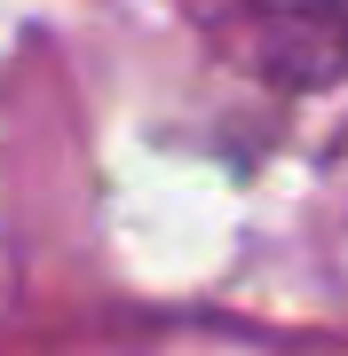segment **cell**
<instances>
[{
  "label": "cell",
  "mask_w": 348,
  "mask_h": 356,
  "mask_svg": "<svg viewBox=\"0 0 348 356\" xmlns=\"http://www.w3.org/2000/svg\"><path fill=\"white\" fill-rule=\"evenodd\" d=\"M190 24L230 64L270 88H340L348 79V0H182Z\"/></svg>",
  "instance_id": "6da1fadb"
}]
</instances>
